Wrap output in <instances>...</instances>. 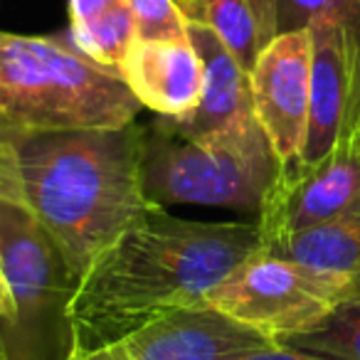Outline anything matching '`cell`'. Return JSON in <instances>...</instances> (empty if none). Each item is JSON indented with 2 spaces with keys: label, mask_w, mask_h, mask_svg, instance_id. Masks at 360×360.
Here are the masks:
<instances>
[{
  "label": "cell",
  "mask_w": 360,
  "mask_h": 360,
  "mask_svg": "<svg viewBox=\"0 0 360 360\" xmlns=\"http://www.w3.org/2000/svg\"><path fill=\"white\" fill-rule=\"evenodd\" d=\"M72 360H77V355H75V358H72Z\"/></svg>",
  "instance_id": "d4e9b609"
},
{
  "label": "cell",
  "mask_w": 360,
  "mask_h": 360,
  "mask_svg": "<svg viewBox=\"0 0 360 360\" xmlns=\"http://www.w3.org/2000/svg\"><path fill=\"white\" fill-rule=\"evenodd\" d=\"M119 345L129 360H242L279 343L202 301L155 316Z\"/></svg>",
  "instance_id": "30bf717a"
},
{
  "label": "cell",
  "mask_w": 360,
  "mask_h": 360,
  "mask_svg": "<svg viewBox=\"0 0 360 360\" xmlns=\"http://www.w3.org/2000/svg\"><path fill=\"white\" fill-rule=\"evenodd\" d=\"M77 360H129L119 343L106 345L99 350H89V353H77Z\"/></svg>",
  "instance_id": "44dd1931"
},
{
  "label": "cell",
  "mask_w": 360,
  "mask_h": 360,
  "mask_svg": "<svg viewBox=\"0 0 360 360\" xmlns=\"http://www.w3.org/2000/svg\"><path fill=\"white\" fill-rule=\"evenodd\" d=\"M360 210V70L333 146L314 163L279 165L259 207L262 247Z\"/></svg>",
  "instance_id": "52a82bcc"
},
{
  "label": "cell",
  "mask_w": 360,
  "mask_h": 360,
  "mask_svg": "<svg viewBox=\"0 0 360 360\" xmlns=\"http://www.w3.org/2000/svg\"><path fill=\"white\" fill-rule=\"evenodd\" d=\"M0 264L13 316L0 321V360H72L70 306L79 286L52 235L13 193L0 188Z\"/></svg>",
  "instance_id": "277c9868"
},
{
  "label": "cell",
  "mask_w": 360,
  "mask_h": 360,
  "mask_svg": "<svg viewBox=\"0 0 360 360\" xmlns=\"http://www.w3.org/2000/svg\"><path fill=\"white\" fill-rule=\"evenodd\" d=\"M252 104L279 165L304 153L311 109V32H281L250 72Z\"/></svg>",
  "instance_id": "ba28073f"
},
{
  "label": "cell",
  "mask_w": 360,
  "mask_h": 360,
  "mask_svg": "<svg viewBox=\"0 0 360 360\" xmlns=\"http://www.w3.org/2000/svg\"><path fill=\"white\" fill-rule=\"evenodd\" d=\"M355 291H360V279H355Z\"/></svg>",
  "instance_id": "cb8c5ba5"
},
{
  "label": "cell",
  "mask_w": 360,
  "mask_h": 360,
  "mask_svg": "<svg viewBox=\"0 0 360 360\" xmlns=\"http://www.w3.org/2000/svg\"><path fill=\"white\" fill-rule=\"evenodd\" d=\"M200 6L202 22L247 72L279 35V0H200Z\"/></svg>",
  "instance_id": "5bb4252c"
},
{
  "label": "cell",
  "mask_w": 360,
  "mask_h": 360,
  "mask_svg": "<svg viewBox=\"0 0 360 360\" xmlns=\"http://www.w3.org/2000/svg\"><path fill=\"white\" fill-rule=\"evenodd\" d=\"M311 32V109L304 153L299 163L326 155L338 136L345 104L360 70V45L333 18H319Z\"/></svg>",
  "instance_id": "8fae6325"
},
{
  "label": "cell",
  "mask_w": 360,
  "mask_h": 360,
  "mask_svg": "<svg viewBox=\"0 0 360 360\" xmlns=\"http://www.w3.org/2000/svg\"><path fill=\"white\" fill-rule=\"evenodd\" d=\"M121 79L141 106L155 116H186L200 101L205 70L191 37L141 40L136 37L119 67Z\"/></svg>",
  "instance_id": "7c38bea8"
},
{
  "label": "cell",
  "mask_w": 360,
  "mask_h": 360,
  "mask_svg": "<svg viewBox=\"0 0 360 360\" xmlns=\"http://www.w3.org/2000/svg\"><path fill=\"white\" fill-rule=\"evenodd\" d=\"M136 40V20L131 3L104 13L86 25L72 27V45L96 65L119 72L131 42Z\"/></svg>",
  "instance_id": "2e32d148"
},
{
  "label": "cell",
  "mask_w": 360,
  "mask_h": 360,
  "mask_svg": "<svg viewBox=\"0 0 360 360\" xmlns=\"http://www.w3.org/2000/svg\"><path fill=\"white\" fill-rule=\"evenodd\" d=\"M11 316H13V296L6 279V271H3V264H0V321L11 319Z\"/></svg>",
  "instance_id": "7402d4cb"
},
{
  "label": "cell",
  "mask_w": 360,
  "mask_h": 360,
  "mask_svg": "<svg viewBox=\"0 0 360 360\" xmlns=\"http://www.w3.org/2000/svg\"><path fill=\"white\" fill-rule=\"evenodd\" d=\"M259 250L316 269L348 274L355 281L360 279V210L306 227Z\"/></svg>",
  "instance_id": "4fadbf2b"
},
{
  "label": "cell",
  "mask_w": 360,
  "mask_h": 360,
  "mask_svg": "<svg viewBox=\"0 0 360 360\" xmlns=\"http://www.w3.org/2000/svg\"><path fill=\"white\" fill-rule=\"evenodd\" d=\"M353 294V276L257 250L207 301L274 343H284L323 323Z\"/></svg>",
  "instance_id": "8992f818"
},
{
  "label": "cell",
  "mask_w": 360,
  "mask_h": 360,
  "mask_svg": "<svg viewBox=\"0 0 360 360\" xmlns=\"http://www.w3.org/2000/svg\"><path fill=\"white\" fill-rule=\"evenodd\" d=\"M141 40H180L188 37V18L175 0H129Z\"/></svg>",
  "instance_id": "ac0fdd59"
},
{
  "label": "cell",
  "mask_w": 360,
  "mask_h": 360,
  "mask_svg": "<svg viewBox=\"0 0 360 360\" xmlns=\"http://www.w3.org/2000/svg\"><path fill=\"white\" fill-rule=\"evenodd\" d=\"M319 18L338 20L360 45V0H279V35L306 30Z\"/></svg>",
  "instance_id": "e0dca14e"
},
{
  "label": "cell",
  "mask_w": 360,
  "mask_h": 360,
  "mask_svg": "<svg viewBox=\"0 0 360 360\" xmlns=\"http://www.w3.org/2000/svg\"><path fill=\"white\" fill-rule=\"evenodd\" d=\"M281 345L323 360H360V291L335 306L323 323Z\"/></svg>",
  "instance_id": "9a60e30c"
},
{
  "label": "cell",
  "mask_w": 360,
  "mask_h": 360,
  "mask_svg": "<svg viewBox=\"0 0 360 360\" xmlns=\"http://www.w3.org/2000/svg\"><path fill=\"white\" fill-rule=\"evenodd\" d=\"M178 8L183 11V15L188 18V22H202V6L200 0H175Z\"/></svg>",
  "instance_id": "603a6c76"
},
{
  "label": "cell",
  "mask_w": 360,
  "mask_h": 360,
  "mask_svg": "<svg viewBox=\"0 0 360 360\" xmlns=\"http://www.w3.org/2000/svg\"><path fill=\"white\" fill-rule=\"evenodd\" d=\"M242 360H323V358H316V355L309 353H301V350H294L289 345H271L266 350H259V353H252Z\"/></svg>",
  "instance_id": "ffe728a7"
},
{
  "label": "cell",
  "mask_w": 360,
  "mask_h": 360,
  "mask_svg": "<svg viewBox=\"0 0 360 360\" xmlns=\"http://www.w3.org/2000/svg\"><path fill=\"white\" fill-rule=\"evenodd\" d=\"M141 109L121 72L75 45L0 30V134L121 129Z\"/></svg>",
  "instance_id": "3957f363"
},
{
  "label": "cell",
  "mask_w": 360,
  "mask_h": 360,
  "mask_svg": "<svg viewBox=\"0 0 360 360\" xmlns=\"http://www.w3.org/2000/svg\"><path fill=\"white\" fill-rule=\"evenodd\" d=\"M259 247L257 222H195L153 205L79 279L70 306L77 353L116 345L165 311L207 301Z\"/></svg>",
  "instance_id": "6da1fadb"
},
{
  "label": "cell",
  "mask_w": 360,
  "mask_h": 360,
  "mask_svg": "<svg viewBox=\"0 0 360 360\" xmlns=\"http://www.w3.org/2000/svg\"><path fill=\"white\" fill-rule=\"evenodd\" d=\"M124 3H129V0H70L72 27L86 25V22L96 20L99 15H104V13L124 6Z\"/></svg>",
  "instance_id": "d6986e66"
},
{
  "label": "cell",
  "mask_w": 360,
  "mask_h": 360,
  "mask_svg": "<svg viewBox=\"0 0 360 360\" xmlns=\"http://www.w3.org/2000/svg\"><path fill=\"white\" fill-rule=\"evenodd\" d=\"M141 188L150 205H205L259 212L279 170L264 131L193 143L165 134L150 121L141 126Z\"/></svg>",
  "instance_id": "5b68a950"
},
{
  "label": "cell",
  "mask_w": 360,
  "mask_h": 360,
  "mask_svg": "<svg viewBox=\"0 0 360 360\" xmlns=\"http://www.w3.org/2000/svg\"><path fill=\"white\" fill-rule=\"evenodd\" d=\"M141 124L0 134V188L52 235L72 271L150 210L139 170Z\"/></svg>",
  "instance_id": "7a4b0ae2"
},
{
  "label": "cell",
  "mask_w": 360,
  "mask_h": 360,
  "mask_svg": "<svg viewBox=\"0 0 360 360\" xmlns=\"http://www.w3.org/2000/svg\"><path fill=\"white\" fill-rule=\"evenodd\" d=\"M188 37L200 52L205 70L200 101L186 116H155L153 124L165 134L193 143H212L262 131L252 104L250 72L242 67V62L205 22H188Z\"/></svg>",
  "instance_id": "9c48e42d"
}]
</instances>
